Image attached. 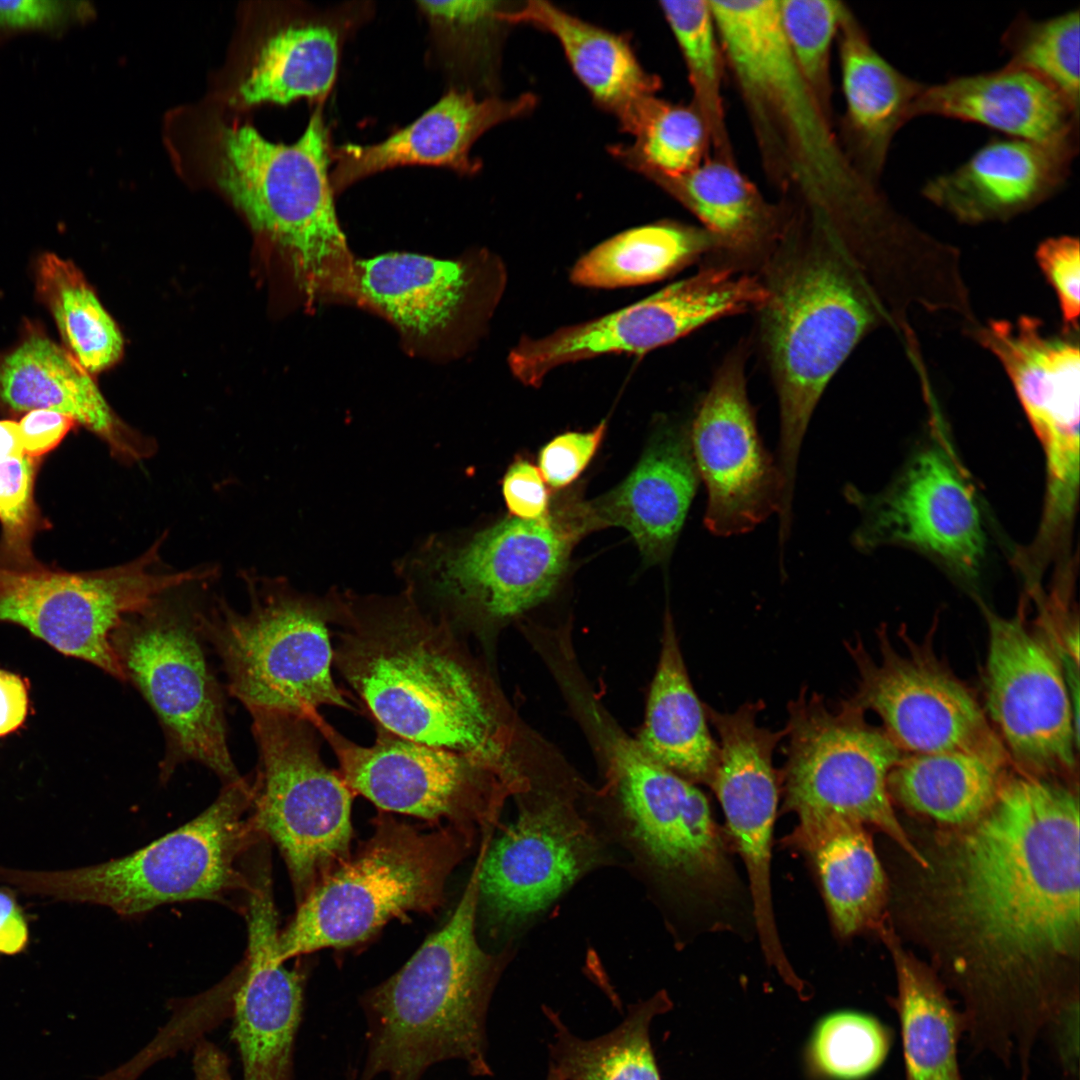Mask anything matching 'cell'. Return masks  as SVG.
Listing matches in <instances>:
<instances>
[{
  "label": "cell",
  "mask_w": 1080,
  "mask_h": 1080,
  "mask_svg": "<svg viewBox=\"0 0 1080 1080\" xmlns=\"http://www.w3.org/2000/svg\"><path fill=\"white\" fill-rule=\"evenodd\" d=\"M933 914L976 1054L1027 1071L1079 1001V803L1056 779L1006 775L992 805L939 856Z\"/></svg>",
  "instance_id": "obj_1"
},
{
  "label": "cell",
  "mask_w": 1080,
  "mask_h": 1080,
  "mask_svg": "<svg viewBox=\"0 0 1080 1080\" xmlns=\"http://www.w3.org/2000/svg\"><path fill=\"white\" fill-rule=\"evenodd\" d=\"M333 663L375 725L411 741L504 765L488 683L442 614L407 594L335 599Z\"/></svg>",
  "instance_id": "obj_2"
},
{
  "label": "cell",
  "mask_w": 1080,
  "mask_h": 1080,
  "mask_svg": "<svg viewBox=\"0 0 1080 1080\" xmlns=\"http://www.w3.org/2000/svg\"><path fill=\"white\" fill-rule=\"evenodd\" d=\"M709 4L768 165L791 179L810 219L845 239L847 228L873 211L878 193L841 148L829 114L794 61L778 0Z\"/></svg>",
  "instance_id": "obj_3"
},
{
  "label": "cell",
  "mask_w": 1080,
  "mask_h": 1080,
  "mask_svg": "<svg viewBox=\"0 0 1080 1080\" xmlns=\"http://www.w3.org/2000/svg\"><path fill=\"white\" fill-rule=\"evenodd\" d=\"M766 264L770 298L760 310L780 410L778 466L793 502L804 435L828 382L874 321L847 246L809 221L799 237L782 234Z\"/></svg>",
  "instance_id": "obj_4"
},
{
  "label": "cell",
  "mask_w": 1080,
  "mask_h": 1080,
  "mask_svg": "<svg viewBox=\"0 0 1080 1080\" xmlns=\"http://www.w3.org/2000/svg\"><path fill=\"white\" fill-rule=\"evenodd\" d=\"M481 852L457 907L391 977L362 999L368 1053L361 1080H419L428 1067L459 1059L489 1075L485 1018L496 979L475 934Z\"/></svg>",
  "instance_id": "obj_5"
},
{
  "label": "cell",
  "mask_w": 1080,
  "mask_h": 1080,
  "mask_svg": "<svg viewBox=\"0 0 1080 1080\" xmlns=\"http://www.w3.org/2000/svg\"><path fill=\"white\" fill-rule=\"evenodd\" d=\"M255 781L223 786L201 814L126 856L85 867L27 871L0 866V883L27 895L107 907L123 917L175 902L234 904L251 886L264 837L254 818Z\"/></svg>",
  "instance_id": "obj_6"
},
{
  "label": "cell",
  "mask_w": 1080,
  "mask_h": 1080,
  "mask_svg": "<svg viewBox=\"0 0 1080 1080\" xmlns=\"http://www.w3.org/2000/svg\"><path fill=\"white\" fill-rule=\"evenodd\" d=\"M220 144V187L286 257L306 294L349 296L355 260L336 214L321 109L292 144L271 142L248 124L225 128Z\"/></svg>",
  "instance_id": "obj_7"
},
{
  "label": "cell",
  "mask_w": 1080,
  "mask_h": 1080,
  "mask_svg": "<svg viewBox=\"0 0 1080 1080\" xmlns=\"http://www.w3.org/2000/svg\"><path fill=\"white\" fill-rule=\"evenodd\" d=\"M374 831L354 855L320 880L297 905L278 938L279 957L362 943L387 922L431 913L464 857L471 834L454 826L425 831L379 812Z\"/></svg>",
  "instance_id": "obj_8"
},
{
  "label": "cell",
  "mask_w": 1080,
  "mask_h": 1080,
  "mask_svg": "<svg viewBox=\"0 0 1080 1080\" xmlns=\"http://www.w3.org/2000/svg\"><path fill=\"white\" fill-rule=\"evenodd\" d=\"M247 612L217 600L197 610L200 636L213 646L228 691L248 709L309 718L322 706L355 710L331 674L332 600H311L282 585L246 575Z\"/></svg>",
  "instance_id": "obj_9"
},
{
  "label": "cell",
  "mask_w": 1080,
  "mask_h": 1080,
  "mask_svg": "<svg viewBox=\"0 0 1080 1080\" xmlns=\"http://www.w3.org/2000/svg\"><path fill=\"white\" fill-rule=\"evenodd\" d=\"M786 761L780 770L784 808L799 822L841 819L873 825L922 867L894 812L888 776L903 753L849 699L835 709L802 687L787 705Z\"/></svg>",
  "instance_id": "obj_10"
},
{
  "label": "cell",
  "mask_w": 1080,
  "mask_h": 1080,
  "mask_svg": "<svg viewBox=\"0 0 1080 1080\" xmlns=\"http://www.w3.org/2000/svg\"><path fill=\"white\" fill-rule=\"evenodd\" d=\"M259 751L254 818L279 850L297 905L350 854L354 793L320 752V733L305 717L251 707Z\"/></svg>",
  "instance_id": "obj_11"
},
{
  "label": "cell",
  "mask_w": 1080,
  "mask_h": 1080,
  "mask_svg": "<svg viewBox=\"0 0 1080 1080\" xmlns=\"http://www.w3.org/2000/svg\"><path fill=\"white\" fill-rule=\"evenodd\" d=\"M178 589L126 616L111 645L126 681L163 728L161 779L168 780L179 764L196 761L226 785L241 776L228 748L223 697L199 641L197 610L175 597Z\"/></svg>",
  "instance_id": "obj_12"
},
{
  "label": "cell",
  "mask_w": 1080,
  "mask_h": 1080,
  "mask_svg": "<svg viewBox=\"0 0 1080 1080\" xmlns=\"http://www.w3.org/2000/svg\"><path fill=\"white\" fill-rule=\"evenodd\" d=\"M166 538L162 534L129 562L98 570L0 565V623L20 626L64 656L126 681L111 645L113 631L126 616L210 574L207 566L168 568L161 559Z\"/></svg>",
  "instance_id": "obj_13"
},
{
  "label": "cell",
  "mask_w": 1080,
  "mask_h": 1080,
  "mask_svg": "<svg viewBox=\"0 0 1080 1080\" xmlns=\"http://www.w3.org/2000/svg\"><path fill=\"white\" fill-rule=\"evenodd\" d=\"M877 640L878 657L860 639L845 645L858 671L849 700L874 712L901 752H961L1008 767L1009 757L984 709L938 657L931 633L917 642L902 630L897 646L881 628Z\"/></svg>",
  "instance_id": "obj_14"
},
{
  "label": "cell",
  "mask_w": 1080,
  "mask_h": 1080,
  "mask_svg": "<svg viewBox=\"0 0 1080 1080\" xmlns=\"http://www.w3.org/2000/svg\"><path fill=\"white\" fill-rule=\"evenodd\" d=\"M985 616V714L1010 762L1031 776H1073L1078 716L1057 640L1032 627L1024 608L1009 618L985 609Z\"/></svg>",
  "instance_id": "obj_15"
},
{
  "label": "cell",
  "mask_w": 1080,
  "mask_h": 1080,
  "mask_svg": "<svg viewBox=\"0 0 1080 1080\" xmlns=\"http://www.w3.org/2000/svg\"><path fill=\"white\" fill-rule=\"evenodd\" d=\"M770 297L763 280L730 267H709L612 313L523 336L512 348V376L539 387L558 367L603 355L644 354L719 318L761 310Z\"/></svg>",
  "instance_id": "obj_16"
},
{
  "label": "cell",
  "mask_w": 1080,
  "mask_h": 1080,
  "mask_svg": "<svg viewBox=\"0 0 1080 1080\" xmlns=\"http://www.w3.org/2000/svg\"><path fill=\"white\" fill-rule=\"evenodd\" d=\"M309 720L334 752L345 784L381 811L446 822L470 834L494 818L505 766L423 745L378 725L374 744L360 746L319 712Z\"/></svg>",
  "instance_id": "obj_17"
},
{
  "label": "cell",
  "mask_w": 1080,
  "mask_h": 1080,
  "mask_svg": "<svg viewBox=\"0 0 1080 1080\" xmlns=\"http://www.w3.org/2000/svg\"><path fill=\"white\" fill-rule=\"evenodd\" d=\"M588 533L578 502L536 520L508 517L430 557L435 594L462 617L499 621L546 599Z\"/></svg>",
  "instance_id": "obj_18"
},
{
  "label": "cell",
  "mask_w": 1080,
  "mask_h": 1080,
  "mask_svg": "<svg viewBox=\"0 0 1080 1080\" xmlns=\"http://www.w3.org/2000/svg\"><path fill=\"white\" fill-rule=\"evenodd\" d=\"M764 702H745L732 712L707 707L718 735L719 758L710 783L749 878L753 915L762 951L786 984L798 991L803 982L785 956L775 923L771 893V840L776 817L780 770L773 754L786 736L757 722Z\"/></svg>",
  "instance_id": "obj_19"
},
{
  "label": "cell",
  "mask_w": 1080,
  "mask_h": 1080,
  "mask_svg": "<svg viewBox=\"0 0 1080 1080\" xmlns=\"http://www.w3.org/2000/svg\"><path fill=\"white\" fill-rule=\"evenodd\" d=\"M741 354L726 360L689 425L693 456L707 489L705 527L729 537L780 514L784 481L764 447L750 405Z\"/></svg>",
  "instance_id": "obj_20"
},
{
  "label": "cell",
  "mask_w": 1080,
  "mask_h": 1080,
  "mask_svg": "<svg viewBox=\"0 0 1080 1080\" xmlns=\"http://www.w3.org/2000/svg\"><path fill=\"white\" fill-rule=\"evenodd\" d=\"M844 495L862 515L852 536L857 548L904 544L963 575L979 568L985 549L980 512L971 486L943 445L921 450L882 492L866 495L847 486Z\"/></svg>",
  "instance_id": "obj_21"
},
{
  "label": "cell",
  "mask_w": 1080,
  "mask_h": 1080,
  "mask_svg": "<svg viewBox=\"0 0 1080 1080\" xmlns=\"http://www.w3.org/2000/svg\"><path fill=\"white\" fill-rule=\"evenodd\" d=\"M980 338L1007 371L1043 446L1047 493L1042 521L1065 527L1079 487V346L1047 335L1041 322L1028 316L992 321Z\"/></svg>",
  "instance_id": "obj_22"
},
{
  "label": "cell",
  "mask_w": 1080,
  "mask_h": 1080,
  "mask_svg": "<svg viewBox=\"0 0 1080 1080\" xmlns=\"http://www.w3.org/2000/svg\"><path fill=\"white\" fill-rule=\"evenodd\" d=\"M609 752L632 834L650 861L697 891L713 894L726 889L729 863L702 791L654 762L626 736L613 737Z\"/></svg>",
  "instance_id": "obj_23"
},
{
  "label": "cell",
  "mask_w": 1080,
  "mask_h": 1080,
  "mask_svg": "<svg viewBox=\"0 0 1080 1080\" xmlns=\"http://www.w3.org/2000/svg\"><path fill=\"white\" fill-rule=\"evenodd\" d=\"M506 282L505 266L494 255L441 260L390 253L355 261L349 296L423 338L458 322L482 324L500 301Z\"/></svg>",
  "instance_id": "obj_24"
},
{
  "label": "cell",
  "mask_w": 1080,
  "mask_h": 1080,
  "mask_svg": "<svg viewBox=\"0 0 1080 1080\" xmlns=\"http://www.w3.org/2000/svg\"><path fill=\"white\" fill-rule=\"evenodd\" d=\"M595 846L577 815L559 802L523 810L481 847L479 894L500 923L539 912L594 861Z\"/></svg>",
  "instance_id": "obj_25"
},
{
  "label": "cell",
  "mask_w": 1080,
  "mask_h": 1080,
  "mask_svg": "<svg viewBox=\"0 0 1080 1080\" xmlns=\"http://www.w3.org/2000/svg\"><path fill=\"white\" fill-rule=\"evenodd\" d=\"M243 915L247 948L234 974L233 992V1038L243 1080H291L305 975L287 969L279 957L280 930L272 893L250 895Z\"/></svg>",
  "instance_id": "obj_26"
},
{
  "label": "cell",
  "mask_w": 1080,
  "mask_h": 1080,
  "mask_svg": "<svg viewBox=\"0 0 1080 1080\" xmlns=\"http://www.w3.org/2000/svg\"><path fill=\"white\" fill-rule=\"evenodd\" d=\"M34 409L73 418L121 463L135 464L156 452L155 440L115 414L94 378L66 348L38 324L28 323L17 344L0 352V414L14 419Z\"/></svg>",
  "instance_id": "obj_27"
},
{
  "label": "cell",
  "mask_w": 1080,
  "mask_h": 1080,
  "mask_svg": "<svg viewBox=\"0 0 1080 1080\" xmlns=\"http://www.w3.org/2000/svg\"><path fill=\"white\" fill-rule=\"evenodd\" d=\"M700 480L689 426L664 421L624 481L586 503L591 527H622L646 564L663 563L671 556Z\"/></svg>",
  "instance_id": "obj_28"
},
{
  "label": "cell",
  "mask_w": 1080,
  "mask_h": 1080,
  "mask_svg": "<svg viewBox=\"0 0 1080 1080\" xmlns=\"http://www.w3.org/2000/svg\"><path fill=\"white\" fill-rule=\"evenodd\" d=\"M536 97L524 94L513 99L486 97L452 89L408 126L371 145L338 147L330 173L334 192H339L375 173L404 165H434L461 173H473L470 158L474 142L490 128L531 111Z\"/></svg>",
  "instance_id": "obj_29"
},
{
  "label": "cell",
  "mask_w": 1080,
  "mask_h": 1080,
  "mask_svg": "<svg viewBox=\"0 0 1080 1080\" xmlns=\"http://www.w3.org/2000/svg\"><path fill=\"white\" fill-rule=\"evenodd\" d=\"M1078 151L1079 141L993 138L953 171L930 179L922 193L967 222L1009 217L1060 190Z\"/></svg>",
  "instance_id": "obj_30"
},
{
  "label": "cell",
  "mask_w": 1080,
  "mask_h": 1080,
  "mask_svg": "<svg viewBox=\"0 0 1080 1080\" xmlns=\"http://www.w3.org/2000/svg\"><path fill=\"white\" fill-rule=\"evenodd\" d=\"M924 115L976 123L1038 143L1079 141V109L1044 79L1010 63L925 86L911 120Z\"/></svg>",
  "instance_id": "obj_31"
},
{
  "label": "cell",
  "mask_w": 1080,
  "mask_h": 1080,
  "mask_svg": "<svg viewBox=\"0 0 1080 1080\" xmlns=\"http://www.w3.org/2000/svg\"><path fill=\"white\" fill-rule=\"evenodd\" d=\"M837 36L850 160L876 184L894 135L909 120L925 85L891 65L845 7Z\"/></svg>",
  "instance_id": "obj_32"
},
{
  "label": "cell",
  "mask_w": 1080,
  "mask_h": 1080,
  "mask_svg": "<svg viewBox=\"0 0 1080 1080\" xmlns=\"http://www.w3.org/2000/svg\"><path fill=\"white\" fill-rule=\"evenodd\" d=\"M501 22L528 24L552 34L593 99L635 135L656 98L659 80L638 61L624 37L586 22L546 1L503 9Z\"/></svg>",
  "instance_id": "obj_33"
},
{
  "label": "cell",
  "mask_w": 1080,
  "mask_h": 1080,
  "mask_svg": "<svg viewBox=\"0 0 1080 1080\" xmlns=\"http://www.w3.org/2000/svg\"><path fill=\"white\" fill-rule=\"evenodd\" d=\"M635 741L662 767L694 784L710 785L719 747L709 729L706 704L690 680L668 611L644 722Z\"/></svg>",
  "instance_id": "obj_34"
},
{
  "label": "cell",
  "mask_w": 1080,
  "mask_h": 1080,
  "mask_svg": "<svg viewBox=\"0 0 1080 1080\" xmlns=\"http://www.w3.org/2000/svg\"><path fill=\"white\" fill-rule=\"evenodd\" d=\"M790 841L812 860L841 936L879 926L886 880L863 825L841 819L799 822Z\"/></svg>",
  "instance_id": "obj_35"
},
{
  "label": "cell",
  "mask_w": 1080,
  "mask_h": 1080,
  "mask_svg": "<svg viewBox=\"0 0 1080 1080\" xmlns=\"http://www.w3.org/2000/svg\"><path fill=\"white\" fill-rule=\"evenodd\" d=\"M1007 768L961 752L906 754L888 776V791L916 813L963 828L992 805Z\"/></svg>",
  "instance_id": "obj_36"
},
{
  "label": "cell",
  "mask_w": 1080,
  "mask_h": 1080,
  "mask_svg": "<svg viewBox=\"0 0 1080 1080\" xmlns=\"http://www.w3.org/2000/svg\"><path fill=\"white\" fill-rule=\"evenodd\" d=\"M892 953L905 1080H964L958 1062L963 1018L936 976L899 949Z\"/></svg>",
  "instance_id": "obj_37"
},
{
  "label": "cell",
  "mask_w": 1080,
  "mask_h": 1080,
  "mask_svg": "<svg viewBox=\"0 0 1080 1080\" xmlns=\"http://www.w3.org/2000/svg\"><path fill=\"white\" fill-rule=\"evenodd\" d=\"M693 212L718 248L753 255L783 234L776 215L726 159L708 160L677 178H651Z\"/></svg>",
  "instance_id": "obj_38"
},
{
  "label": "cell",
  "mask_w": 1080,
  "mask_h": 1080,
  "mask_svg": "<svg viewBox=\"0 0 1080 1080\" xmlns=\"http://www.w3.org/2000/svg\"><path fill=\"white\" fill-rule=\"evenodd\" d=\"M340 40L339 25L327 16L278 29L266 39L241 83V102L283 105L325 97L335 80Z\"/></svg>",
  "instance_id": "obj_39"
},
{
  "label": "cell",
  "mask_w": 1080,
  "mask_h": 1080,
  "mask_svg": "<svg viewBox=\"0 0 1080 1080\" xmlns=\"http://www.w3.org/2000/svg\"><path fill=\"white\" fill-rule=\"evenodd\" d=\"M718 248L703 229L673 222L632 228L599 243L573 265L577 286L613 289L667 278Z\"/></svg>",
  "instance_id": "obj_40"
},
{
  "label": "cell",
  "mask_w": 1080,
  "mask_h": 1080,
  "mask_svg": "<svg viewBox=\"0 0 1080 1080\" xmlns=\"http://www.w3.org/2000/svg\"><path fill=\"white\" fill-rule=\"evenodd\" d=\"M36 292L51 313L66 350L91 375L114 365L122 335L82 272L55 254L36 264Z\"/></svg>",
  "instance_id": "obj_41"
},
{
  "label": "cell",
  "mask_w": 1080,
  "mask_h": 1080,
  "mask_svg": "<svg viewBox=\"0 0 1080 1080\" xmlns=\"http://www.w3.org/2000/svg\"><path fill=\"white\" fill-rule=\"evenodd\" d=\"M671 1006L666 993H659L630 1009L614 1030L590 1040L573 1035L550 1012L555 1027L551 1066L565 1080H660L649 1029L653 1018Z\"/></svg>",
  "instance_id": "obj_42"
},
{
  "label": "cell",
  "mask_w": 1080,
  "mask_h": 1080,
  "mask_svg": "<svg viewBox=\"0 0 1080 1080\" xmlns=\"http://www.w3.org/2000/svg\"><path fill=\"white\" fill-rule=\"evenodd\" d=\"M631 147L615 146L621 160L654 178H677L700 164L709 132L695 106L667 103L657 97L649 104Z\"/></svg>",
  "instance_id": "obj_43"
},
{
  "label": "cell",
  "mask_w": 1080,
  "mask_h": 1080,
  "mask_svg": "<svg viewBox=\"0 0 1080 1080\" xmlns=\"http://www.w3.org/2000/svg\"><path fill=\"white\" fill-rule=\"evenodd\" d=\"M1079 9L1045 20L1018 15L1001 37L1012 65L1059 90L1079 109Z\"/></svg>",
  "instance_id": "obj_44"
},
{
  "label": "cell",
  "mask_w": 1080,
  "mask_h": 1080,
  "mask_svg": "<svg viewBox=\"0 0 1080 1080\" xmlns=\"http://www.w3.org/2000/svg\"><path fill=\"white\" fill-rule=\"evenodd\" d=\"M661 10L685 60L695 97L709 137L717 149L727 152L718 34L709 1H661Z\"/></svg>",
  "instance_id": "obj_45"
},
{
  "label": "cell",
  "mask_w": 1080,
  "mask_h": 1080,
  "mask_svg": "<svg viewBox=\"0 0 1080 1080\" xmlns=\"http://www.w3.org/2000/svg\"><path fill=\"white\" fill-rule=\"evenodd\" d=\"M893 1033L877 1018L839 1011L816 1026L808 1047L814 1072L829 1080H863L886 1060Z\"/></svg>",
  "instance_id": "obj_46"
},
{
  "label": "cell",
  "mask_w": 1080,
  "mask_h": 1080,
  "mask_svg": "<svg viewBox=\"0 0 1080 1080\" xmlns=\"http://www.w3.org/2000/svg\"><path fill=\"white\" fill-rule=\"evenodd\" d=\"M42 462L26 454L0 458L1 566L29 568L41 563L34 554V540L51 527L35 498Z\"/></svg>",
  "instance_id": "obj_47"
},
{
  "label": "cell",
  "mask_w": 1080,
  "mask_h": 1080,
  "mask_svg": "<svg viewBox=\"0 0 1080 1080\" xmlns=\"http://www.w3.org/2000/svg\"><path fill=\"white\" fill-rule=\"evenodd\" d=\"M845 6L834 0H778L780 27L800 72L829 114V58Z\"/></svg>",
  "instance_id": "obj_48"
},
{
  "label": "cell",
  "mask_w": 1080,
  "mask_h": 1080,
  "mask_svg": "<svg viewBox=\"0 0 1080 1080\" xmlns=\"http://www.w3.org/2000/svg\"><path fill=\"white\" fill-rule=\"evenodd\" d=\"M601 421L587 432H566L549 441L538 457L539 470L545 481L559 489L576 480L596 454L606 432Z\"/></svg>",
  "instance_id": "obj_49"
},
{
  "label": "cell",
  "mask_w": 1080,
  "mask_h": 1080,
  "mask_svg": "<svg viewBox=\"0 0 1080 1080\" xmlns=\"http://www.w3.org/2000/svg\"><path fill=\"white\" fill-rule=\"evenodd\" d=\"M1038 263L1056 291L1063 320L1077 328L1080 306V255L1077 238L1062 236L1048 239L1036 252Z\"/></svg>",
  "instance_id": "obj_50"
},
{
  "label": "cell",
  "mask_w": 1080,
  "mask_h": 1080,
  "mask_svg": "<svg viewBox=\"0 0 1080 1080\" xmlns=\"http://www.w3.org/2000/svg\"><path fill=\"white\" fill-rule=\"evenodd\" d=\"M92 14L82 1H0V30L62 32Z\"/></svg>",
  "instance_id": "obj_51"
},
{
  "label": "cell",
  "mask_w": 1080,
  "mask_h": 1080,
  "mask_svg": "<svg viewBox=\"0 0 1080 1080\" xmlns=\"http://www.w3.org/2000/svg\"><path fill=\"white\" fill-rule=\"evenodd\" d=\"M503 497L512 517L536 520L549 513V492L535 465L518 458L505 473Z\"/></svg>",
  "instance_id": "obj_52"
},
{
  "label": "cell",
  "mask_w": 1080,
  "mask_h": 1080,
  "mask_svg": "<svg viewBox=\"0 0 1080 1080\" xmlns=\"http://www.w3.org/2000/svg\"><path fill=\"white\" fill-rule=\"evenodd\" d=\"M18 426L25 454L36 459H44L71 430L78 428L73 418L47 409L26 412Z\"/></svg>",
  "instance_id": "obj_53"
},
{
  "label": "cell",
  "mask_w": 1080,
  "mask_h": 1080,
  "mask_svg": "<svg viewBox=\"0 0 1080 1080\" xmlns=\"http://www.w3.org/2000/svg\"><path fill=\"white\" fill-rule=\"evenodd\" d=\"M1045 1033L1051 1038L1054 1054L1066 1080H1078L1079 1001L1063 1009Z\"/></svg>",
  "instance_id": "obj_54"
},
{
  "label": "cell",
  "mask_w": 1080,
  "mask_h": 1080,
  "mask_svg": "<svg viewBox=\"0 0 1080 1080\" xmlns=\"http://www.w3.org/2000/svg\"><path fill=\"white\" fill-rule=\"evenodd\" d=\"M29 681L0 669V738L23 727L30 712Z\"/></svg>",
  "instance_id": "obj_55"
},
{
  "label": "cell",
  "mask_w": 1080,
  "mask_h": 1080,
  "mask_svg": "<svg viewBox=\"0 0 1080 1080\" xmlns=\"http://www.w3.org/2000/svg\"><path fill=\"white\" fill-rule=\"evenodd\" d=\"M29 925L15 889L0 886V954L17 955L29 943Z\"/></svg>",
  "instance_id": "obj_56"
},
{
  "label": "cell",
  "mask_w": 1080,
  "mask_h": 1080,
  "mask_svg": "<svg viewBox=\"0 0 1080 1080\" xmlns=\"http://www.w3.org/2000/svg\"><path fill=\"white\" fill-rule=\"evenodd\" d=\"M25 454L21 442L18 421L0 419V458Z\"/></svg>",
  "instance_id": "obj_57"
},
{
  "label": "cell",
  "mask_w": 1080,
  "mask_h": 1080,
  "mask_svg": "<svg viewBox=\"0 0 1080 1080\" xmlns=\"http://www.w3.org/2000/svg\"><path fill=\"white\" fill-rule=\"evenodd\" d=\"M546 1080H565V1079L556 1071V1069L554 1067L551 1066Z\"/></svg>",
  "instance_id": "obj_58"
},
{
  "label": "cell",
  "mask_w": 1080,
  "mask_h": 1080,
  "mask_svg": "<svg viewBox=\"0 0 1080 1080\" xmlns=\"http://www.w3.org/2000/svg\"><path fill=\"white\" fill-rule=\"evenodd\" d=\"M349 1080H355V1079H354V1077L352 1076V1078H350Z\"/></svg>",
  "instance_id": "obj_59"
},
{
  "label": "cell",
  "mask_w": 1080,
  "mask_h": 1080,
  "mask_svg": "<svg viewBox=\"0 0 1080 1080\" xmlns=\"http://www.w3.org/2000/svg\"><path fill=\"white\" fill-rule=\"evenodd\" d=\"M1 40H2V38H1V36H0V41H1Z\"/></svg>",
  "instance_id": "obj_60"
}]
</instances>
